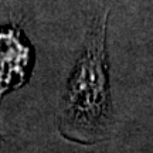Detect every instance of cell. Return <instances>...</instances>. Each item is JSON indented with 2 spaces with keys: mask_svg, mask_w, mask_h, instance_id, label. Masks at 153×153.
I'll use <instances>...</instances> for the list:
<instances>
[{
  "mask_svg": "<svg viewBox=\"0 0 153 153\" xmlns=\"http://www.w3.org/2000/svg\"><path fill=\"white\" fill-rule=\"evenodd\" d=\"M106 17L94 19L84 51L61 99L58 128L70 140L84 145L104 139L112 123L109 65L106 55Z\"/></svg>",
  "mask_w": 153,
  "mask_h": 153,
  "instance_id": "cell-1",
  "label": "cell"
},
{
  "mask_svg": "<svg viewBox=\"0 0 153 153\" xmlns=\"http://www.w3.org/2000/svg\"><path fill=\"white\" fill-rule=\"evenodd\" d=\"M31 48L22 30L13 26L0 27V101L9 91L27 81Z\"/></svg>",
  "mask_w": 153,
  "mask_h": 153,
  "instance_id": "cell-2",
  "label": "cell"
}]
</instances>
